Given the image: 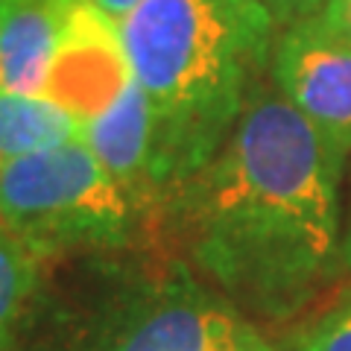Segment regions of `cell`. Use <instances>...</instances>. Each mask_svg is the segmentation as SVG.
<instances>
[{
	"label": "cell",
	"mask_w": 351,
	"mask_h": 351,
	"mask_svg": "<svg viewBox=\"0 0 351 351\" xmlns=\"http://www.w3.org/2000/svg\"><path fill=\"white\" fill-rule=\"evenodd\" d=\"M346 156L261 82L232 135L170 199L188 255L237 311L281 319L339 272Z\"/></svg>",
	"instance_id": "cell-1"
},
{
	"label": "cell",
	"mask_w": 351,
	"mask_h": 351,
	"mask_svg": "<svg viewBox=\"0 0 351 351\" xmlns=\"http://www.w3.org/2000/svg\"><path fill=\"white\" fill-rule=\"evenodd\" d=\"M117 29L132 80L156 112L164 199L232 135L269 71L278 21L258 0H141Z\"/></svg>",
	"instance_id": "cell-2"
},
{
	"label": "cell",
	"mask_w": 351,
	"mask_h": 351,
	"mask_svg": "<svg viewBox=\"0 0 351 351\" xmlns=\"http://www.w3.org/2000/svg\"><path fill=\"white\" fill-rule=\"evenodd\" d=\"M138 208L82 138L0 164V226L32 255L126 243Z\"/></svg>",
	"instance_id": "cell-3"
},
{
	"label": "cell",
	"mask_w": 351,
	"mask_h": 351,
	"mask_svg": "<svg viewBox=\"0 0 351 351\" xmlns=\"http://www.w3.org/2000/svg\"><path fill=\"white\" fill-rule=\"evenodd\" d=\"M240 325L237 307L179 263L120 302L88 351H232Z\"/></svg>",
	"instance_id": "cell-4"
},
{
	"label": "cell",
	"mask_w": 351,
	"mask_h": 351,
	"mask_svg": "<svg viewBox=\"0 0 351 351\" xmlns=\"http://www.w3.org/2000/svg\"><path fill=\"white\" fill-rule=\"evenodd\" d=\"M272 85L316 132L348 158L351 152V38L322 12L287 24L272 47Z\"/></svg>",
	"instance_id": "cell-5"
},
{
	"label": "cell",
	"mask_w": 351,
	"mask_h": 351,
	"mask_svg": "<svg viewBox=\"0 0 351 351\" xmlns=\"http://www.w3.org/2000/svg\"><path fill=\"white\" fill-rule=\"evenodd\" d=\"M132 82L117 21L94 0H73L59 32L44 97L80 120H91Z\"/></svg>",
	"instance_id": "cell-6"
},
{
	"label": "cell",
	"mask_w": 351,
	"mask_h": 351,
	"mask_svg": "<svg viewBox=\"0 0 351 351\" xmlns=\"http://www.w3.org/2000/svg\"><path fill=\"white\" fill-rule=\"evenodd\" d=\"M85 147L100 158L112 179L123 188L132 205L147 211L161 199L158 158H156V112L132 80L100 114L82 123Z\"/></svg>",
	"instance_id": "cell-7"
},
{
	"label": "cell",
	"mask_w": 351,
	"mask_h": 351,
	"mask_svg": "<svg viewBox=\"0 0 351 351\" xmlns=\"http://www.w3.org/2000/svg\"><path fill=\"white\" fill-rule=\"evenodd\" d=\"M71 3L73 0H0V91L44 97Z\"/></svg>",
	"instance_id": "cell-8"
},
{
	"label": "cell",
	"mask_w": 351,
	"mask_h": 351,
	"mask_svg": "<svg viewBox=\"0 0 351 351\" xmlns=\"http://www.w3.org/2000/svg\"><path fill=\"white\" fill-rule=\"evenodd\" d=\"M80 135V120L50 97L0 91V164L62 147Z\"/></svg>",
	"instance_id": "cell-9"
},
{
	"label": "cell",
	"mask_w": 351,
	"mask_h": 351,
	"mask_svg": "<svg viewBox=\"0 0 351 351\" xmlns=\"http://www.w3.org/2000/svg\"><path fill=\"white\" fill-rule=\"evenodd\" d=\"M38 261L6 226H0V346L36 290Z\"/></svg>",
	"instance_id": "cell-10"
},
{
	"label": "cell",
	"mask_w": 351,
	"mask_h": 351,
	"mask_svg": "<svg viewBox=\"0 0 351 351\" xmlns=\"http://www.w3.org/2000/svg\"><path fill=\"white\" fill-rule=\"evenodd\" d=\"M290 351H351V302H343L311 322Z\"/></svg>",
	"instance_id": "cell-11"
},
{
	"label": "cell",
	"mask_w": 351,
	"mask_h": 351,
	"mask_svg": "<svg viewBox=\"0 0 351 351\" xmlns=\"http://www.w3.org/2000/svg\"><path fill=\"white\" fill-rule=\"evenodd\" d=\"M258 3H263L278 24L287 27V24H293V21H299V18L322 12L328 0H258Z\"/></svg>",
	"instance_id": "cell-12"
},
{
	"label": "cell",
	"mask_w": 351,
	"mask_h": 351,
	"mask_svg": "<svg viewBox=\"0 0 351 351\" xmlns=\"http://www.w3.org/2000/svg\"><path fill=\"white\" fill-rule=\"evenodd\" d=\"M322 15H325L328 24H334L343 36L351 38V0H328Z\"/></svg>",
	"instance_id": "cell-13"
},
{
	"label": "cell",
	"mask_w": 351,
	"mask_h": 351,
	"mask_svg": "<svg viewBox=\"0 0 351 351\" xmlns=\"http://www.w3.org/2000/svg\"><path fill=\"white\" fill-rule=\"evenodd\" d=\"M232 351H278V348H272L267 339L255 331V328H252L249 322H243L240 325V331H237V337H234Z\"/></svg>",
	"instance_id": "cell-14"
},
{
	"label": "cell",
	"mask_w": 351,
	"mask_h": 351,
	"mask_svg": "<svg viewBox=\"0 0 351 351\" xmlns=\"http://www.w3.org/2000/svg\"><path fill=\"white\" fill-rule=\"evenodd\" d=\"M94 3L100 6L103 12H106L108 18H112V21H120V18H126V15L132 12V9H135V6L141 3V0H94Z\"/></svg>",
	"instance_id": "cell-15"
},
{
	"label": "cell",
	"mask_w": 351,
	"mask_h": 351,
	"mask_svg": "<svg viewBox=\"0 0 351 351\" xmlns=\"http://www.w3.org/2000/svg\"><path fill=\"white\" fill-rule=\"evenodd\" d=\"M343 258H346V267L351 269V223H348V232H346V240H343Z\"/></svg>",
	"instance_id": "cell-16"
}]
</instances>
